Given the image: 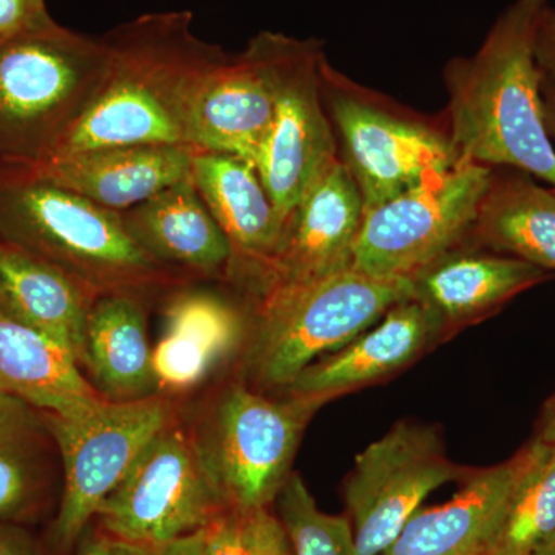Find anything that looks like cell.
I'll list each match as a JSON object with an SVG mask.
<instances>
[{
    "label": "cell",
    "mask_w": 555,
    "mask_h": 555,
    "mask_svg": "<svg viewBox=\"0 0 555 555\" xmlns=\"http://www.w3.org/2000/svg\"><path fill=\"white\" fill-rule=\"evenodd\" d=\"M321 94L338 158L356 181L364 211L427 182L463 163L444 118H427L364 89L332 67H321Z\"/></svg>",
    "instance_id": "8992f818"
},
{
    "label": "cell",
    "mask_w": 555,
    "mask_h": 555,
    "mask_svg": "<svg viewBox=\"0 0 555 555\" xmlns=\"http://www.w3.org/2000/svg\"><path fill=\"white\" fill-rule=\"evenodd\" d=\"M275 503L292 555H357L349 517L321 511L298 474H291Z\"/></svg>",
    "instance_id": "83f0119b"
},
{
    "label": "cell",
    "mask_w": 555,
    "mask_h": 555,
    "mask_svg": "<svg viewBox=\"0 0 555 555\" xmlns=\"http://www.w3.org/2000/svg\"><path fill=\"white\" fill-rule=\"evenodd\" d=\"M193 149L119 145L56 156L25 169L91 203L124 211L192 177Z\"/></svg>",
    "instance_id": "e0dca14e"
},
{
    "label": "cell",
    "mask_w": 555,
    "mask_h": 555,
    "mask_svg": "<svg viewBox=\"0 0 555 555\" xmlns=\"http://www.w3.org/2000/svg\"><path fill=\"white\" fill-rule=\"evenodd\" d=\"M492 167L462 163L427 182L364 211L352 269L378 278H409L465 246Z\"/></svg>",
    "instance_id": "30bf717a"
},
{
    "label": "cell",
    "mask_w": 555,
    "mask_h": 555,
    "mask_svg": "<svg viewBox=\"0 0 555 555\" xmlns=\"http://www.w3.org/2000/svg\"><path fill=\"white\" fill-rule=\"evenodd\" d=\"M465 246L555 270V189L535 184L524 171L492 170Z\"/></svg>",
    "instance_id": "d4e9b609"
},
{
    "label": "cell",
    "mask_w": 555,
    "mask_h": 555,
    "mask_svg": "<svg viewBox=\"0 0 555 555\" xmlns=\"http://www.w3.org/2000/svg\"><path fill=\"white\" fill-rule=\"evenodd\" d=\"M119 214L139 246L167 269L229 275L232 248L192 177Z\"/></svg>",
    "instance_id": "ffe728a7"
},
{
    "label": "cell",
    "mask_w": 555,
    "mask_h": 555,
    "mask_svg": "<svg viewBox=\"0 0 555 555\" xmlns=\"http://www.w3.org/2000/svg\"><path fill=\"white\" fill-rule=\"evenodd\" d=\"M288 42L283 33H258L208 75L190 113V149L255 164L275 116Z\"/></svg>",
    "instance_id": "4fadbf2b"
},
{
    "label": "cell",
    "mask_w": 555,
    "mask_h": 555,
    "mask_svg": "<svg viewBox=\"0 0 555 555\" xmlns=\"http://www.w3.org/2000/svg\"><path fill=\"white\" fill-rule=\"evenodd\" d=\"M534 555H555V535L545 546L540 547Z\"/></svg>",
    "instance_id": "74e56055"
},
{
    "label": "cell",
    "mask_w": 555,
    "mask_h": 555,
    "mask_svg": "<svg viewBox=\"0 0 555 555\" xmlns=\"http://www.w3.org/2000/svg\"><path fill=\"white\" fill-rule=\"evenodd\" d=\"M80 367L108 401H138L159 396L153 371L147 320L137 295L113 292L91 306Z\"/></svg>",
    "instance_id": "44dd1931"
},
{
    "label": "cell",
    "mask_w": 555,
    "mask_h": 555,
    "mask_svg": "<svg viewBox=\"0 0 555 555\" xmlns=\"http://www.w3.org/2000/svg\"><path fill=\"white\" fill-rule=\"evenodd\" d=\"M46 0H0V40L54 24Z\"/></svg>",
    "instance_id": "f546056e"
},
{
    "label": "cell",
    "mask_w": 555,
    "mask_h": 555,
    "mask_svg": "<svg viewBox=\"0 0 555 555\" xmlns=\"http://www.w3.org/2000/svg\"><path fill=\"white\" fill-rule=\"evenodd\" d=\"M240 313L221 299L188 295L167 312L166 331L153 346V371L159 396L199 386L243 341Z\"/></svg>",
    "instance_id": "cb8c5ba5"
},
{
    "label": "cell",
    "mask_w": 555,
    "mask_h": 555,
    "mask_svg": "<svg viewBox=\"0 0 555 555\" xmlns=\"http://www.w3.org/2000/svg\"><path fill=\"white\" fill-rule=\"evenodd\" d=\"M0 241L46 259L98 297L177 281L139 246L119 211L21 170L0 169Z\"/></svg>",
    "instance_id": "3957f363"
},
{
    "label": "cell",
    "mask_w": 555,
    "mask_h": 555,
    "mask_svg": "<svg viewBox=\"0 0 555 555\" xmlns=\"http://www.w3.org/2000/svg\"><path fill=\"white\" fill-rule=\"evenodd\" d=\"M524 462L525 449L500 465L473 470L447 503L420 507L382 555L483 554Z\"/></svg>",
    "instance_id": "ac0fdd59"
},
{
    "label": "cell",
    "mask_w": 555,
    "mask_h": 555,
    "mask_svg": "<svg viewBox=\"0 0 555 555\" xmlns=\"http://www.w3.org/2000/svg\"><path fill=\"white\" fill-rule=\"evenodd\" d=\"M537 62L543 76L555 83V11L546 10L537 35Z\"/></svg>",
    "instance_id": "d6a6232c"
},
{
    "label": "cell",
    "mask_w": 555,
    "mask_h": 555,
    "mask_svg": "<svg viewBox=\"0 0 555 555\" xmlns=\"http://www.w3.org/2000/svg\"><path fill=\"white\" fill-rule=\"evenodd\" d=\"M0 393L43 414L72 415L101 400L75 357L0 306Z\"/></svg>",
    "instance_id": "603a6c76"
},
{
    "label": "cell",
    "mask_w": 555,
    "mask_h": 555,
    "mask_svg": "<svg viewBox=\"0 0 555 555\" xmlns=\"http://www.w3.org/2000/svg\"><path fill=\"white\" fill-rule=\"evenodd\" d=\"M0 555H38V551L24 531L0 524Z\"/></svg>",
    "instance_id": "e575fe53"
},
{
    "label": "cell",
    "mask_w": 555,
    "mask_h": 555,
    "mask_svg": "<svg viewBox=\"0 0 555 555\" xmlns=\"http://www.w3.org/2000/svg\"><path fill=\"white\" fill-rule=\"evenodd\" d=\"M555 535V447L535 438L481 555H534Z\"/></svg>",
    "instance_id": "484cf974"
},
{
    "label": "cell",
    "mask_w": 555,
    "mask_h": 555,
    "mask_svg": "<svg viewBox=\"0 0 555 555\" xmlns=\"http://www.w3.org/2000/svg\"><path fill=\"white\" fill-rule=\"evenodd\" d=\"M540 441L555 447V403L553 408L547 409L545 422H543L542 429L539 434Z\"/></svg>",
    "instance_id": "8d00e7d4"
},
{
    "label": "cell",
    "mask_w": 555,
    "mask_h": 555,
    "mask_svg": "<svg viewBox=\"0 0 555 555\" xmlns=\"http://www.w3.org/2000/svg\"><path fill=\"white\" fill-rule=\"evenodd\" d=\"M411 298L409 278L371 276L356 269L266 288L255 310L246 385L261 392L287 389L320 357L349 345Z\"/></svg>",
    "instance_id": "5b68a950"
},
{
    "label": "cell",
    "mask_w": 555,
    "mask_h": 555,
    "mask_svg": "<svg viewBox=\"0 0 555 555\" xmlns=\"http://www.w3.org/2000/svg\"><path fill=\"white\" fill-rule=\"evenodd\" d=\"M141 550L142 555H204V528L160 545Z\"/></svg>",
    "instance_id": "836d02e7"
},
{
    "label": "cell",
    "mask_w": 555,
    "mask_h": 555,
    "mask_svg": "<svg viewBox=\"0 0 555 555\" xmlns=\"http://www.w3.org/2000/svg\"><path fill=\"white\" fill-rule=\"evenodd\" d=\"M96 298L64 270L0 241V306L60 343L79 366L87 321Z\"/></svg>",
    "instance_id": "7402d4cb"
},
{
    "label": "cell",
    "mask_w": 555,
    "mask_h": 555,
    "mask_svg": "<svg viewBox=\"0 0 555 555\" xmlns=\"http://www.w3.org/2000/svg\"><path fill=\"white\" fill-rule=\"evenodd\" d=\"M36 426L31 406L0 393V520L21 514L35 494Z\"/></svg>",
    "instance_id": "4316f807"
},
{
    "label": "cell",
    "mask_w": 555,
    "mask_h": 555,
    "mask_svg": "<svg viewBox=\"0 0 555 555\" xmlns=\"http://www.w3.org/2000/svg\"><path fill=\"white\" fill-rule=\"evenodd\" d=\"M473 470L448 459L429 426L400 422L357 455L345 502L357 555H382L430 492Z\"/></svg>",
    "instance_id": "8fae6325"
},
{
    "label": "cell",
    "mask_w": 555,
    "mask_h": 555,
    "mask_svg": "<svg viewBox=\"0 0 555 555\" xmlns=\"http://www.w3.org/2000/svg\"><path fill=\"white\" fill-rule=\"evenodd\" d=\"M364 203L356 181L337 160L295 208L257 294L283 284L309 283L352 269Z\"/></svg>",
    "instance_id": "5bb4252c"
},
{
    "label": "cell",
    "mask_w": 555,
    "mask_h": 555,
    "mask_svg": "<svg viewBox=\"0 0 555 555\" xmlns=\"http://www.w3.org/2000/svg\"><path fill=\"white\" fill-rule=\"evenodd\" d=\"M254 514L225 507L204 528V555H255Z\"/></svg>",
    "instance_id": "f1b7e54d"
},
{
    "label": "cell",
    "mask_w": 555,
    "mask_h": 555,
    "mask_svg": "<svg viewBox=\"0 0 555 555\" xmlns=\"http://www.w3.org/2000/svg\"><path fill=\"white\" fill-rule=\"evenodd\" d=\"M266 397L233 383L193 434L201 460L229 507L269 509L292 474L299 440L324 401L288 396Z\"/></svg>",
    "instance_id": "52a82bcc"
},
{
    "label": "cell",
    "mask_w": 555,
    "mask_h": 555,
    "mask_svg": "<svg viewBox=\"0 0 555 555\" xmlns=\"http://www.w3.org/2000/svg\"><path fill=\"white\" fill-rule=\"evenodd\" d=\"M545 278L546 270L521 259L460 246L416 270L409 281L412 299L433 309L451 332L502 308Z\"/></svg>",
    "instance_id": "d6986e66"
},
{
    "label": "cell",
    "mask_w": 555,
    "mask_h": 555,
    "mask_svg": "<svg viewBox=\"0 0 555 555\" xmlns=\"http://www.w3.org/2000/svg\"><path fill=\"white\" fill-rule=\"evenodd\" d=\"M225 507L193 434L173 418L150 441L96 517L107 534L150 547L206 528Z\"/></svg>",
    "instance_id": "9c48e42d"
},
{
    "label": "cell",
    "mask_w": 555,
    "mask_h": 555,
    "mask_svg": "<svg viewBox=\"0 0 555 555\" xmlns=\"http://www.w3.org/2000/svg\"><path fill=\"white\" fill-rule=\"evenodd\" d=\"M192 181L230 248L229 275L257 287L284 235V222L250 160L193 150Z\"/></svg>",
    "instance_id": "2e32d148"
},
{
    "label": "cell",
    "mask_w": 555,
    "mask_h": 555,
    "mask_svg": "<svg viewBox=\"0 0 555 555\" xmlns=\"http://www.w3.org/2000/svg\"><path fill=\"white\" fill-rule=\"evenodd\" d=\"M542 94L547 133L555 141V83L545 76H543Z\"/></svg>",
    "instance_id": "d590c367"
},
{
    "label": "cell",
    "mask_w": 555,
    "mask_h": 555,
    "mask_svg": "<svg viewBox=\"0 0 555 555\" xmlns=\"http://www.w3.org/2000/svg\"><path fill=\"white\" fill-rule=\"evenodd\" d=\"M448 332L443 320L423 302L412 298L398 302L349 345L306 367L284 393L327 403L334 397L396 374Z\"/></svg>",
    "instance_id": "9a60e30c"
},
{
    "label": "cell",
    "mask_w": 555,
    "mask_h": 555,
    "mask_svg": "<svg viewBox=\"0 0 555 555\" xmlns=\"http://www.w3.org/2000/svg\"><path fill=\"white\" fill-rule=\"evenodd\" d=\"M75 555H142V550L100 529L87 534L83 532L76 545Z\"/></svg>",
    "instance_id": "1f68e13d"
},
{
    "label": "cell",
    "mask_w": 555,
    "mask_h": 555,
    "mask_svg": "<svg viewBox=\"0 0 555 555\" xmlns=\"http://www.w3.org/2000/svg\"><path fill=\"white\" fill-rule=\"evenodd\" d=\"M173 418L164 396L120 403L101 398L76 414H43L64 463V494L51 531L57 551L78 545L102 503Z\"/></svg>",
    "instance_id": "ba28073f"
},
{
    "label": "cell",
    "mask_w": 555,
    "mask_h": 555,
    "mask_svg": "<svg viewBox=\"0 0 555 555\" xmlns=\"http://www.w3.org/2000/svg\"><path fill=\"white\" fill-rule=\"evenodd\" d=\"M192 21L190 11L145 14L104 36V78L50 158L119 145L190 147L193 104L228 57L193 33Z\"/></svg>",
    "instance_id": "6da1fadb"
},
{
    "label": "cell",
    "mask_w": 555,
    "mask_h": 555,
    "mask_svg": "<svg viewBox=\"0 0 555 555\" xmlns=\"http://www.w3.org/2000/svg\"><path fill=\"white\" fill-rule=\"evenodd\" d=\"M255 555H292L286 531L270 509L255 511Z\"/></svg>",
    "instance_id": "4dcf8cb0"
},
{
    "label": "cell",
    "mask_w": 555,
    "mask_h": 555,
    "mask_svg": "<svg viewBox=\"0 0 555 555\" xmlns=\"http://www.w3.org/2000/svg\"><path fill=\"white\" fill-rule=\"evenodd\" d=\"M108 47L61 27L0 40V169L50 158L96 94Z\"/></svg>",
    "instance_id": "277c9868"
},
{
    "label": "cell",
    "mask_w": 555,
    "mask_h": 555,
    "mask_svg": "<svg viewBox=\"0 0 555 555\" xmlns=\"http://www.w3.org/2000/svg\"><path fill=\"white\" fill-rule=\"evenodd\" d=\"M324 61L320 40L291 38L275 116L255 160L284 229L318 179L339 160L337 138L321 94Z\"/></svg>",
    "instance_id": "7c38bea8"
},
{
    "label": "cell",
    "mask_w": 555,
    "mask_h": 555,
    "mask_svg": "<svg viewBox=\"0 0 555 555\" xmlns=\"http://www.w3.org/2000/svg\"><path fill=\"white\" fill-rule=\"evenodd\" d=\"M546 10V0H514L476 54L449 62L444 120L463 163L509 167L555 189V149L537 62Z\"/></svg>",
    "instance_id": "7a4b0ae2"
}]
</instances>
